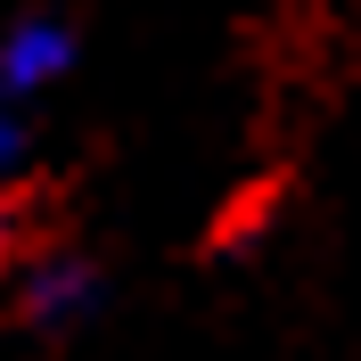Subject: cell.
Instances as JSON below:
<instances>
[{"mask_svg": "<svg viewBox=\"0 0 361 361\" xmlns=\"http://www.w3.org/2000/svg\"><path fill=\"white\" fill-rule=\"evenodd\" d=\"M66 66H74V33L58 17H17L8 25V42H0V90H8V99L58 82Z\"/></svg>", "mask_w": 361, "mask_h": 361, "instance_id": "6da1fadb", "label": "cell"}, {"mask_svg": "<svg viewBox=\"0 0 361 361\" xmlns=\"http://www.w3.org/2000/svg\"><path fill=\"white\" fill-rule=\"evenodd\" d=\"M90 304H99V271L74 263V255H58V263H42L25 279V312L42 320V329H74Z\"/></svg>", "mask_w": 361, "mask_h": 361, "instance_id": "7a4b0ae2", "label": "cell"}, {"mask_svg": "<svg viewBox=\"0 0 361 361\" xmlns=\"http://www.w3.org/2000/svg\"><path fill=\"white\" fill-rule=\"evenodd\" d=\"M17 164H25V123L8 107V90H0V173H17Z\"/></svg>", "mask_w": 361, "mask_h": 361, "instance_id": "3957f363", "label": "cell"}, {"mask_svg": "<svg viewBox=\"0 0 361 361\" xmlns=\"http://www.w3.org/2000/svg\"><path fill=\"white\" fill-rule=\"evenodd\" d=\"M0 255H8V222H0Z\"/></svg>", "mask_w": 361, "mask_h": 361, "instance_id": "277c9868", "label": "cell"}]
</instances>
